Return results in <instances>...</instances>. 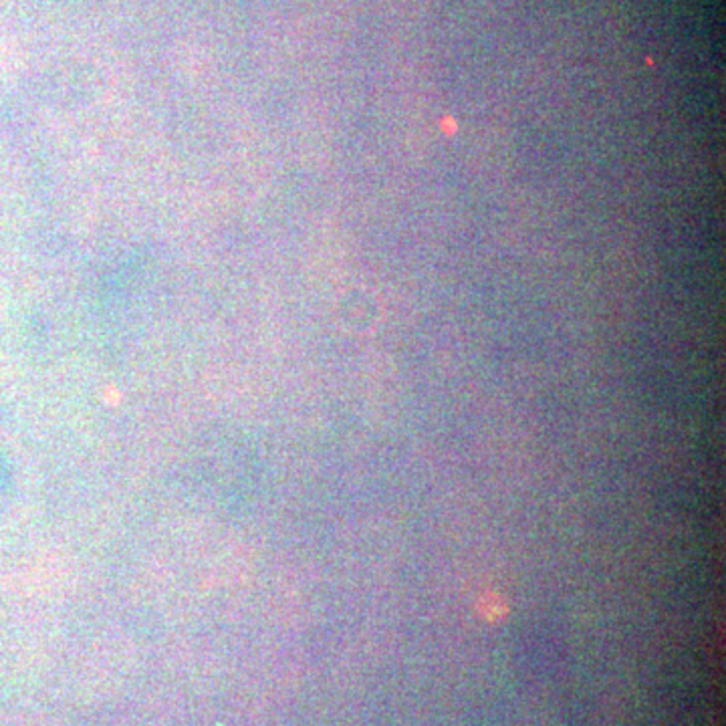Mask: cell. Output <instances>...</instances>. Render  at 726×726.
Instances as JSON below:
<instances>
[]
</instances>
